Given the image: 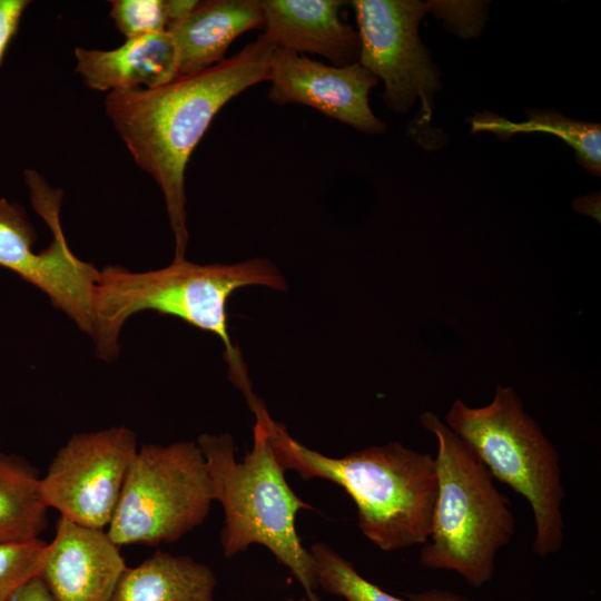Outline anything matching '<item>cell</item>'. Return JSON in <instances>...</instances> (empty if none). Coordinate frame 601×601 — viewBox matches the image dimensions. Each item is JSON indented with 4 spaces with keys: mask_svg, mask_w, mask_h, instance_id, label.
<instances>
[{
    "mask_svg": "<svg viewBox=\"0 0 601 601\" xmlns=\"http://www.w3.org/2000/svg\"><path fill=\"white\" fill-rule=\"evenodd\" d=\"M266 426L280 466L304 481L341 486L356 506L363 535L380 550L400 551L428 540L437 494L431 453L390 442L332 457L293 439L270 415Z\"/></svg>",
    "mask_w": 601,
    "mask_h": 601,
    "instance_id": "3957f363",
    "label": "cell"
},
{
    "mask_svg": "<svg viewBox=\"0 0 601 601\" xmlns=\"http://www.w3.org/2000/svg\"><path fill=\"white\" fill-rule=\"evenodd\" d=\"M296 601H308V600L304 597V598L297 599Z\"/></svg>",
    "mask_w": 601,
    "mask_h": 601,
    "instance_id": "d4e9b609",
    "label": "cell"
},
{
    "mask_svg": "<svg viewBox=\"0 0 601 601\" xmlns=\"http://www.w3.org/2000/svg\"><path fill=\"white\" fill-rule=\"evenodd\" d=\"M529 120L511 122L493 115L472 119L473 131L490 130L501 137L515 132L542 131L556 135L577 152L578 161L594 175L601 171V129L599 124L578 121L553 111H531Z\"/></svg>",
    "mask_w": 601,
    "mask_h": 601,
    "instance_id": "ac0fdd59",
    "label": "cell"
},
{
    "mask_svg": "<svg viewBox=\"0 0 601 601\" xmlns=\"http://www.w3.org/2000/svg\"><path fill=\"white\" fill-rule=\"evenodd\" d=\"M420 422L436 441L437 475L432 530L420 562L431 570L455 572L470 585L482 588L493 578L497 552L515 533L511 503L437 414L426 411Z\"/></svg>",
    "mask_w": 601,
    "mask_h": 601,
    "instance_id": "5b68a950",
    "label": "cell"
},
{
    "mask_svg": "<svg viewBox=\"0 0 601 601\" xmlns=\"http://www.w3.org/2000/svg\"><path fill=\"white\" fill-rule=\"evenodd\" d=\"M217 577L190 555L158 550L125 570L112 601H215Z\"/></svg>",
    "mask_w": 601,
    "mask_h": 601,
    "instance_id": "2e32d148",
    "label": "cell"
},
{
    "mask_svg": "<svg viewBox=\"0 0 601 601\" xmlns=\"http://www.w3.org/2000/svg\"><path fill=\"white\" fill-rule=\"evenodd\" d=\"M309 552L315 562L318 587L345 601H411L391 594L372 583L354 565L324 542L314 543Z\"/></svg>",
    "mask_w": 601,
    "mask_h": 601,
    "instance_id": "d6986e66",
    "label": "cell"
},
{
    "mask_svg": "<svg viewBox=\"0 0 601 601\" xmlns=\"http://www.w3.org/2000/svg\"><path fill=\"white\" fill-rule=\"evenodd\" d=\"M214 501L197 442L142 444L106 532L118 546L174 543L204 523Z\"/></svg>",
    "mask_w": 601,
    "mask_h": 601,
    "instance_id": "52a82bcc",
    "label": "cell"
},
{
    "mask_svg": "<svg viewBox=\"0 0 601 601\" xmlns=\"http://www.w3.org/2000/svg\"><path fill=\"white\" fill-rule=\"evenodd\" d=\"M40 476L26 459L0 452V544L40 539L48 525V506Z\"/></svg>",
    "mask_w": 601,
    "mask_h": 601,
    "instance_id": "e0dca14e",
    "label": "cell"
},
{
    "mask_svg": "<svg viewBox=\"0 0 601 601\" xmlns=\"http://www.w3.org/2000/svg\"><path fill=\"white\" fill-rule=\"evenodd\" d=\"M23 176L32 207L50 228L52 242L35 253L36 233L24 209L1 198L0 266L42 290L55 307L90 335L92 296L100 270L78 258L68 246L59 216L62 193L51 188L35 170L26 169Z\"/></svg>",
    "mask_w": 601,
    "mask_h": 601,
    "instance_id": "ba28073f",
    "label": "cell"
},
{
    "mask_svg": "<svg viewBox=\"0 0 601 601\" xmlns=\"http://www.w3.org/2000/svg\"><path fill=\"white\" fill-rule=\"evenodd\" d=\"M268 81V99L274 104L305 105L367 134L385 130L368 101L378 79L358 61L336 67L276 48Z\"/></svg>",
    "mask_w": 601,
    "mask_h": 601,
    "instance_id": "8fae6325",
    "label": "cell"
},
{
    "mask_svg": "<svg viewBox=\"0 0 601 601\" xmlns=\"http://www.w3.org/2000/svg\"><path fill=\"white\" fill-rule=\"evenodd\" d=\"M263 27L258 0H209L197 6L168 29L179 52V76L221 62L240 35Z\"/></svg>",
    "mask_w": 601,
    "mask_h": 601,
    "instance_id": "9a60e30c",
    "label": "cell"
},
{
    "mask_svg": "<svg viewBox=\"0 0 601 601\" xmlns=\"http://www.w3.org/2000/svg\"><path fill=\"white\" fill-rule=\"evenodd\" d=\"M76 72L87 87L98 91L152 89L179 76V52L168 30L127 39L111 50H73Z\"/></svg>",
    "mask_w": 601,
    "mask_h": 601,
    "instance_id": "5bb4252c",
    "label": "cell"
},
{
    "mask_svg": "<svg viewBox=\"0 0 601 601\" xmlns=\"http://www.w3.org/2000/svg\"><path fill=\"white\" fill-rule=\"evenodd\" d=\"M485 466L530 505L540 558L559 552L564 541V489L560 456L511 386L497 385L492 401L472 407L455 400L444 420Z\"/></svg>",
    "mask_w": 601,
    "mask_h": 601,
    "instance_id": "8992f818",
    "label": "cell"
},
{
    "mask_svg": "<svg viewBox=\"0 0 601 601\" xmlns=\"http://www.w3.org/2000/svg\"><path fill=\"white\" fill-rule=\"evenodd\" d=\"M47 544L40 539L0 544V601H8L22 584L39 574Z\"/></svg>",
    "mask_w": 601,
    "mask_h": 601,
    "instance_id": "44dd1931",
    "label": "cell"
},
{
    "mask_svg": "<svg viewBox=\"0 0 601 601\" xmlns=\"http://www.w3.org/2000/svg\"><path fill=\"white\" fill-rule=\"evenodd\" d=\"M8 601H55L39 575L22 584Z\"/></svg>",
    "mask_w": 601,
    "mask_h": 601,
    "instance_id": "603a6c76",
    "label": "cell"
},
{
    "mask_svg": "<svg viewBox=\"0 0 601 601\" xmlns=\"http://www.w3.org/2000/svg\"><path fill=\"white\" fill-rule=\"evenodd\" d=\"M344 1L262 0L264 36L277 48L319 55L333 66L357 62V32L339 19Z\"/></svg>",
    "mask_w": 601,
    "mask_h": 601,
    "instance_id": "4fadbf2b",
    "label": "cell"
},
{
    "mask_svg": "<svg viewBox=\"0 0 601 601\" xmlns=\"http://www.w3.org/2000/svg\"><path fill=\"white\" fill-rule=\"evenodd\" d=\"M255 285L286 289L283 275L265 258L207 265L181 259L142 273L106 266L99 273L92 296L90 335L96 353L107 362L115 359L120 351V331L136 313L155 311L180 318L221 339L229 380L250 410L260 400L254 394L242 354L230 339L226 304L239 288Z\"/></svg>",
    "mask_w": 601,
    "mask_h": 601,
    "instance_id": "7a4b0ae2",
    "label": "cell"
},
{
    "mask_svg": "<svg viewBox=\"0 0 601 601\" xmlns=\"http://www.w3.org/2000/svg\"><path fill=\"white\" fill-rule=\"evenodd\" d=\"M193 0H112L109 16L126 39L168 30L196 6Z\"/></svg>",
    "mask_w": 601,
    "mask_h": 601,
    "instance_id": "ffe728a7",
    "label": "cell"
},
{
    "mask_svg": "<svg viewBox=\"0 0 601 601\" xmlns=\"http://www.w3.org/2000/svg\"><path fill=\"white\" fill-rule=\"evenodd\" d=\"M29 4L28 0H0V66Z\"/></svg>",
    "mask_w": 601,
    "mask_h": 601,
    "instance_id": "7402d4cb",
    "label": "cell"
},
{
    "mask_svg": "<svg viewBox=\"0 0 601 601\" xmlns=\"http://www.w3.org/2000/svg\"><path fill=\"white\" fill-rule=\"evenodd\" d=\"M263 405L254 412L253 447L237 461L233 436L200 434L197 444L205 457L214 500L224 509L220 543L225 558L253 544L265 546L293 574L308 601H319L315 562L296 530V515L313 506L288 485L285 470L273 450Z\"/></svg>",
    "mask_w": 601,
    "mask_h": 601,
    "instance_id": "277c9868",
    "label": "cell"
},
{
    "mask_svg": "<svg viewBox=\"0 0 601 601\" xmlns=\"http://www.w3.org/2000/svg\"><path fill=\"white\" fill-rule=\"evenodd\" d=\"M276 46L263 33L238 53L157 88L109 92L106 114L136 165L160 188L175 239L188 244L185 173L216 114L234 97L268 81Z\"/></svg>",
    "mask_w": 601,
    "mask_h": 601,
    "instance_id": "6da1fadb",
    "label": "cell"
},
{
    "mask_svg": "<svg viewBox=\"0 0 601 601\" xmlns=\"http://www.w3.org/2000/svg\"><path fill=\"white\" fill-rule=\"evenodd\" d=\"M358 26V62L382 79L383 98L395 112H406L421 99L423 118L432 114L439 71L418 38V23L428 2L415 0L352 1Z\"/></svg>",
    "mask_w": 601,
    "mask_h": 601,
    "instance_id": "30bf717a",
    "label": "cell"
},
{
    "mask_svg": "<svg viewBox=\"0 0 601 601\" xmlns=\"http://www.w3.org/2000/svg\"><path fill=\"white\" fill-rule=\"evenodd\" d=\"M405 597L411 601H474L459 593L442 589L407 593Z\"/></svg>",
    "mask_w": 601,
    "mask_h": 601,
    "instance_id": "cb8c5ba5",
    "label": "cell"
},
{
    "mask_svg": "<svg viewBox=\"0 0 601 601\" xmlns=\"http://www.w3.org/2000/svg\"><path fill=\"white\" fill-rule=\"evenodd\" d=\"M119 548L106 531L60 516L38 575L55 601H112L127 569Z\"/></svg>",
    "mask_w": 601,
    "mask_h": 601,
    "instance_id": "7c38bea8",
    "label": "cell"
},
{
    "mask_svg": "<svg viewBox=\"0 0 601 601\" xmlns=\"http://www.w3.org/2000/svg\"><path fill=\"white\" fill-rule=\"evenodd\" d=\"M137 451L126 426L73 434L40 477L45 504L82 526L108 528Z\"/></svg>",
    "mask_w": 601,
    "mask_h": 601,
    "instance_id": "9c48e42d",
    "label": "cell"
}]
</instances>
